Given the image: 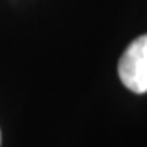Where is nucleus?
Segmentation results:
<instances>
[{
    "label": "nucleus",
    "instance_id": "f03ea898",
    "mask_svg": "<svg viewBox=\"0 0 147 147\" xmlns=\"http://www.w3.org/2000/svg\"><path fill=\"white\" fill-rule=\"evenodd\" d=\"M0 144H2V132H0Z\"/></svg>",
    "mask_w": 147,
    "mask_h": 147
},
{
    "label": "nucleus",
    "instance_id": "f257e3e1",
    "mask_svg": "<svg viewBox=\"0 0 147 147\" xmlns=\"http://www.w3.org/2000/svg\"><path fill=\"white\" fill-rule=\"evenodd\" d=\"M123 85L134 93H147V34L127 46L118 64Z\"/></svg>",
    "mask_w": 147,
    "mask_h": 147
}]
</instances>
